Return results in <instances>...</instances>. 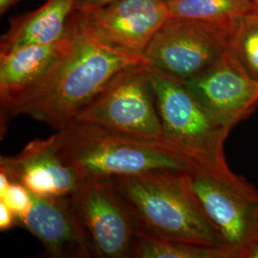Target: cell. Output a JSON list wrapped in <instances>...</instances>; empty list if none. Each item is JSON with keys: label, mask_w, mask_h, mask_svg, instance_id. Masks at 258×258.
<instances>
[{"label": "cell", "mask_w": 258, "mask_h": 258, "mask_svg": "<svg viewBox=\"0 0 258 258\" xmlns=\"http://www.w3.org/2000/svg\"><path fill=\"white\" fill-rule=\"evenodd\" d=\"M72 24L70 46L54 72L34 96L10 112L1 126L27 114L56 130L63 128L120 72L148 63L143 55L120 53L94 38L81 25L77 11Z\"/></svg>", "instance_id": "cell-1"}, {"label": "cell", "mask_w": 258, "mask_h": 258, "mask_svg": "<svg viewBox=\"0 0 258 258\" xmlns=\"http://www.w3.org/2000/svg\"><path fill=\"white\" fill-rule=\"evenodd\" d=\"M189 173L151 171L105 180L128 213L134 233L225 249L194 194Z\"/></svg>", "instance_id": "cell-2"}, {"label": "cell", "mask_w": 258, "mask_h": 258, "mask_svg": "<svg viewBox=\"0 0 258 258\" xmlns=\"http://www.w3.org/2000/svg\"><path fill=\"white\" fill-rule=\"evenodd\" d=\"M55 135L60 155L82 181L197 169L178 149L162 140L122 134L80 121H72Z\"/></svg>", "instance_id": "cell-3"}, {"label": "cell", "mask_w": 258, "mask_h": 258, "mask_svg": "<svg viewBox=\"0 0 258 258\" xmlns=\"http://www.w3.org/2000/svg\"><path fill=\"white\" fill-rule=\"evenodd\" d=\"M149 68L166 142L197 169L218 171L229 168L223 148L230 130L212 118L183 81Z\"/></svg>", "instance_id": "cell-4"}, {"label": "cell", "mask_w": 258, "mask_h": 258, "mask_svg": "<svg viewBox=\"0 0 258 258\" xmlns=\"http://www.w3.org/2000/svg\"><path fill=\"white\" fill-rule=\"evenodd\" d=\"M74 121L166 142L148 63L130 67L116 76L78 113Z\"/></svg>", "instance_id": "cell-5"}, {"label": "cell", "mask_w": 258, "mask_h": 258, "mask_svg": "<svg viewBox=\"0 0 258 258\" xmlns=\"http://www.w3.org/2000/svg\"><path fill=\"white\" fill-rule=\"evenodd\" d=\"M194 194L230 258H242L258 240V191L230 168L189 173Z\"/></svg>", "instance_id": "cell-6"}, {"label": "cell", "mask_w": 258, "mask_h": 258, "mask_svg": "<svg viewBox=\"0 0 258 258\" xmlns=\"http://www.w3.org/2000/svg\"><path fill=\"white\" fill-rule=\"evenodd\" d=\"M235 23L225 25L170 17L151 38L143 55L151 68L187 81L227 52Z\"/></svg>", "instance_id": "cell-7"}, {"label": "cell", "mask_w": 258, "mask_h": 258, "mask_svg": "<svg viewBox=\"0 0 258 258\" xmlns=\"http://www.w3.org/2000/svg\"><path fill=\"white\" fill-rule=\"evenodd\" d=\"M77 16L83 29L102 44L133 55H143L170 18L166 0H116L77 11Z\"/></svg>", "instance_id": "cell-8"}, {"label": "cell", "mask_w": 258, "mask_h": 258, "mask_svg": "<svg viewBox=\"0 0 258 258\" xmlns=\"http://www.w3.org/2000/svg\"><path fill=\"white\" fill-rule=\"evenodd\" d=\"M183 82L212 118L229 130L258 105V82L229 50L202 73Z\"/></svg>", "instance_id": "cell-9"}, {"label": "cell", "mask_w": 258, "mask_h": 258, "mask_svg": "<svg viewBox=\"0 0 258 258\" xmlns=\"http://www.w3.org/2000/svg\"><path fill=\"white\" fill-rule=\"evenodd\" d=\"M95 255L130 257L134 228L128 213L106 180L85 179L72 194Z\"/></svg>", "instance_id": "cell-10"}, {"label": "cell", "mask_w": 258, "mask_h": 258, "mask_svg": "<svg viewBox=\"0 0 258 258\" xmlns=\"http://www.w3.org/2000/svg\"><path fill=\"white\" fill-rule=\"evenodd\" d=\"M19 224L44 247L48 257L96 256L72 195L64 197L33 196V204Z\"/></svg>", "instance_id": "cell-11"}, {"label": "cell", "mask_w": 258, "mask_h": 258, "mask_svg": "<svg viewBox=\"0 0 258 258\" xmlns=\"http://www.w3.org/2000/svg\"><path fill=\"white\" fill-rule=\"evenodd\" d=\"M72 31L71 19L67 35L56 42L0 54L1 122L11 111L34 96L54 72L70 46Z\"/></svg>", "instance_id": "cell-12"}, {"label": "cell", "mask_w": 258, "mask_h": 258, "mask_svg": "<svg viewBox=\"0 0 258 258\" xmlns=\"http://www.w3.org/2000/svg\"><path fill=\"white\" fill-rule=\"evenodd\" d=\"M0 169L12 182L23 184L33 195L40 197L70 196L82 182L60 155L55 134L30 142L15 156H1Z\"/></svg>", "instance_id": "cell-13"}, {"label": "cell", "mask_w": 258, "mask_h": 258, "mask_svg": "<svg viewBox=\"0 0 258 258\" xmlns=\"http://www.w3.org/2000/svg\"><path fill=\"white\" fill-rule=\"evenodd\" d=\"M77 0H46L38 9L10 20L1 37L0 54L35 44L54 43L67 35Z\"/></svg>", "instance_id": "cell-14"}, {"label": "cell", "mask_w": 258, "mask_h": 258, "mask_svg": "<svg viewBox=\"0 0 258 258\" xmlns=\"http://www.w3.org/2000/svg\"><path fill=\"white\" fill-rule=\"evenodd\" d=\"M170 17L234 24L254 11L253 0H166Z\"/></svg>", "instance_id": "cell-15"}, {"label": "cell", "mask_w": 258, "mask_h": 258, "mask_svg": "<svg viewBox=\"0 0 258 258\" xmlns=\"http://www.w3.org/2000/svg\"><path fill=\"white\" fill-rule=\"evenodd\" d=\"M130 257L230 258L225 249L184 242L155 239L134 233Z\"/></svg>", "instance_id": "cell-16"}, {"label": "cell", "mask_w": 258, "mask_h": 258, "mask_svg": "<svg viewBox=\"0 0 258 258\" xmlns=\"http://www.w3.org/2000/svg\"><path fill=\"white\" fill-rule=\"evenodd\" d=\"M228 50L244 71L258 82V11L236 21Z\"/></svg>", "instance_id": "cell-17"}, {"label": "cell", "mask_w": 258, "mask_h": 258, "mask_svg": "<svg viewBox=\"0 0 258 258\" xmlns=\"http://www.w3.org/2000/svg\"><path fill=\"white\" fill-rule=\"evenodd\" d=\"M33 194L23 184L12 182L4 194L0 195V201L5 204L20 219L26 215L33 204Z\"/></svg>", "instance_id": "cell-18"}, {"label": "cell", "mask_w": 258, "mask_h": 258, "mask_svg": "<svg viewBox=\"0 0 258 258\" xmlns=\"http://www.w3.org/2000/svg\"><path fill=\"white\" fill-rule=\"evenodd\" d=\"M19 224V218L9 208L0 201V231H8Z\"/></svg>", "instance_id": "cell-19"}, {"label": "cell", "mask_w": 258, "mask_h": 258, "mask_svg": "<svg viewBox=\"0 0 258 258\" xmlns=\"http://www.w3.org/2000/svg\"><path fill=\"white\" fill-rule=\"evenodd\" d=\"M116 0H77V11L102 6Z\"/></svg>", "instance_id": "cell-20"}, {"label": "cell", "mask_w": 258, "mask_h": 258, "mask_svg": "<svg viewBox=\"0 0 258 258\" xmlns=\"http://www.w3.org/2000/svg\"><path fill=\"white\" fill-rule=\"evenodd\" d=\"M242 258H258V240H255L249 245Z\"/></svg>", "instance_id": "cell-21"}, {"label": "cell", "mask_w": 258, "mask_h": 258, "mask_svg": "<svg viewBox=\"0 0 258 258\" xmlns=\"http://www.w3.org/2000/svg\"><path fill=\"white\" fill-rule=\"evenodd\" d=\"M19 0H0V15H3L8 10L18 3Z\"/></svg>", "instance_id": "cell-22"}, {"label": "cell", "mask_w": 258, "mask_h": 258, "mask_svg": "<svg viewBox=\"0 0 258 258\" xmlns=\"http://www.w3.org/2000/svg\"><path fill=\"white\" fill-rule=\"evenodd\" d=\"M254 1V8L258 11V0H253Z\"/></svg>", "instance_id": "cell-23"}]
</instances>
